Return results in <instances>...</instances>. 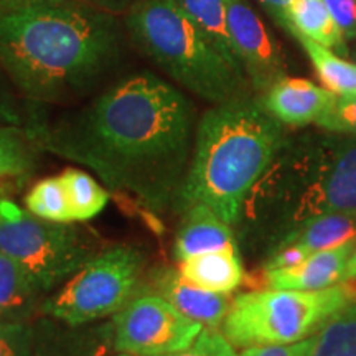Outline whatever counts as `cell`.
Instances as JSON below:
<instances>
[{
    "label": "cell",
    "mask_w": 356,
    "mask_h": 356,
    "mask_svg": "<svg viewBox=\"0 0 356 356\" xmlns=\"http://www.w3.org/2000/svg\"><path fill=\"white\" fill-rule=\"evenodd\" d=\"M197 126L190 97L142 71L55 122L33 121L25 132L42 149L97 173L111 190L162 210L184 185Z\"/></svg>",
    "instance_id": "6da1fadb"
},
{
    "label": "cell",
    "mask_w": 356,
    "mask_h": 356,
    "mask_svg": "<svg viewBox=\"0 0 356 356\" xmlns=\"http://www.w3.org/2000/svg\"><path fill=\"white\" fill-rule=\"evenodd\" d=\"M126 35L118 15L83 0L0 10V66L25 99L63 102L113 73Z\"/></svg>",
    "instance_id": "7a4b0ae2"
},
{
    "label": "cell",
    "mask_w": 356,
    "mask_h": 356,
    "mask_svg": "<svg viewBox=\"0 0 356 356\" xmlns=\"http://www.w3.org/2000/svg\"><path fill=\"white\" fill-rule=\"evenodd\" d=\"M356 213V136L286 137L244 200L236 228L269 254L320 216Z\"/></svg>",
    "instance_id": "3957f363"
},
{
    "label": "cell",
    "mask_w": 356,
    "mask_h": 356,
    "mask_svg": "<svg viewBox=\"0 0 356 356\" xmlns=\"http://www.w3.org/2000/svg\"><path fill=\"white\" fill-rule=\"evenodd\" d=\"M284 124L251 95L213 104L198 119L190 167L175 207L207 204L234 226L244 200L286 140Z\"/></svg>",
    "instance_id": "277c9868"
},
{
    "label": "cell",
    "mask_w": 356,
    "mask_h": 356,
    "mask_svg": "<svg viewBox=\"0 0 356 356\" xmlns=\"http://www.w3.org/2000/svg\"><path fill=\"white\" fill-rule=\"evenodd\" d=\"M124 26L137 50L190 95L210 104L251 95L246 74L173 0H144L124 15Z\"/></svg>",
    "instance_id": "5b68a950"
},
{
    "label": "cell",
    "mask_w": 356,
    "mask_h": 356,
    "mask_svg": "<svg viewBox=\"0 0 356 356\" xmlns=\"http://www.w3.org/2000/svg\"><path fill=\"white\" fill-rule=\"evenodd\" d=\"M356 302V280L320 291L264 287L233 299L221 325L234 348L291 345L322 330L338 312Z\"/></svg>",
    "instance_id": "8992f818"
},
{
    "label": "cell",
    "mask_w": 356,
    "mask_h": 356,
    "mask_svg": "<svg viewBox=\"0 0 356 356\" xmlns=\"http://www.w3.org/2000/svg\"><path fill=\"white\" fill-rule=\"evenodd\" d=\"M96 238L70 222L48 221L0 197V252L33 275L43 292L63 286L96 256Z\"/></svg>",
    "instance_id": "52a82bcc"
},
{
    "label": "cell",
    "mask_w": 356,
    "mask_h": 356,
    "mask_svg": "<svg viewBox=\"0 0 356 356\" xmlns=\"http://www.w3.org/2000/svg\"><path fill=\"white\" fill-rule=\"evenodd\" d=\"M144 266L145 257L139 249L111 248L88 261L43 300L40 312L73 327L114 317L137 297Z\"/></svg>",
    "instance_id": "ba28073f"
},
{
    "label": "cell",
    "mask_w": 356,
    "mask_h": 356,
    "mask_svg": "<svg viewBox=\"0 0 356 356\" xmlns=\"http://www.w3.org/2000/svg\"><path fill=\"white\" fill-rule=\"evenodd\" d=\"M114 348L134 356H159L188 346L203 330L175 307L157 296H137L114 315Z\"/></svg>",
    "instance_id": "9c48e42d"
},
{
    "label": "cell",
    "mask_w": 356,
    "mask_h": 356,
    "mask_svg": "<svg viewBox=\"0 0 356 356\" xmlns=\"http://www.w3.org/2000/svg\"><path fill=\"white\" fill-rule=\"evenodd\" d=\"M228 30L234 55L257 95L287 76L282 53L264 22L246 0H226Z\"/></svg>",
    "instance_id": "30bf717a"
},
{
    "label": "cell",
    "mask_w": 356,
    "mask_h": 356,
    "mask_svg": "<svg viewBox=\"0 0 356 356\" xmlns=\"http://www.w3.org/2000/svg\"><path fill=\"white\" fill-rule=\"evenodd\" d=\"M114 348L113 322L66 325L47 317L33 325L32 356H108Z\"/></svg>",
    "instance_id": "8fae6325"
},
{
    "label": "cell",
    "mask_w": 356,
    "mask_h": 356,
    "mask_svg": "<svg viewBox=\"0 0 356 356\" xmlns=\"http://www.w3.org/2000/svg\"><path fill=\"white\" fill-rule=\"evenodd\" d=\"M149 287L168 304L208 328H220L228 315L231 300L226 293H215L195 286L178 269L157 267L150 273Z\"/></svg>",
    "instance_id": "7c38bea8"
},
{
    "label": "cell",
    "mask_w": 356,
    "mask_h": 356,
    "mask_svg": "<svg viewBox=\"0 0 356 356\" xmlns=\"http://www.w3.org/2000/svg\"><path fill=\"white\" fill-rule=\"evenodd\" d=\"M356 248V241L323 249L310 254L300 264L287 269L262 270L264 287L296 289V291H320L343 282L346 264Z\"/></svg>",
    "instance_id": "4fadbf2b"
},
{
    "label": "cell",
    "mask_w": 356,
    "mask_h": 356,
    "mask_svg": "<svg viewBox=\"0 0 356 356\" xmlns=\"http://www.w3.org/2000/svg\"><path fill=\"white\" fill-rule=\"evenodd\" d=\"M261 101L273 118L289 127L315 124L330 104L333 92L304 78L286 76L273 84Z\"/></svg>",
    "instance_id": "5bb4252c"
},
{
    "label": "cell",
    "mask_w": 356,
    "mask_h": 356,
    "mask_svg": "<svg viewBox=\"0 0 356 356\" xmlns=\"http://www.w3.org/2000/svg\"><path fill=\"white\" fill-rule=\"evenodd\" d=\"M231 228L233 226L221 220L210 207L193 204L184 211L173 244V256L180 262L204 252L238 249V241Z\"/></svg>",
    "instance_id": "9a60e30c"
},
{
    "label": "cell",
    "mask_w": 356,
    "mask_h": 356,
    "mask_svg": "<svg viewBox=\"0 0 356 356\" xmlns=\"http://www.w3.org/2000/svg\"><path fill=\"white\" fill-rule=\"evenodd\" d=\"M42 293L24 266L0 252V323H25L42 307Z\"/></svg>",
    "instance_id": "2e32d148"
},
{
    "label": "cell",
    "mask_w": 356,
    "mask_h": 356,
    "mask_svg": "<svg viewBox=\"0 0 356 356\" xmlns=\"http://www.w3.org/2000/svg\"><path fill=\"white\" fill-rule=\"evenodd\" d=\"M178 270L195 286L226 296L241 286L244 279L239 249H221L186 257L178 262Z\"/></svg>",
    "instance_id": "e0dca14e"
},
{
    "label": "cell",
    "mask_w": 356,
    "mask_h": 356,
    "mask_svg": "<svg viewBox=\"0 0 356 356\" xmlns=\"http://www.w3.org/2000/svg\"><path fill=\"white\" fill-rule=\"evenodd\" d=\"M289 22L293 38L302 35L330 48L338 55H348L345 35L323 0H292L289 7Z\"/></svg>",
    "instance_id": "ac0fdd59"
},
{
    "label": "cell",
    "mask_w": 356,
    "mask_h": 356,
    "mask_svg": "<svg viewBox=\"0 0 356 356\" xmlns=\"http://www.w3.org/2000/svg\"><path fill=\"white\" fill-rule=\"evenodd\" d=\"M350 241H356V213H338V215L320 216L310 221L309 225L286 239L277 249L287 244H300L309 254H314L317 251Z\"/></svg>",
    "instance_id": "d6986e66"
},
{
    "label": "cell",
    "mask_w": 356,
    "mask_h": 356,
    "mask_svg": "<svg viewBox=\"0 0 356 356\" xmlns=\"http://www.w3.org/2000/svg\"><path fill=\"white\" fill-rule=\"evenodd\" d=\"M234 68L241 70L228 30L226 0H173ZM244 73V71H243Z\"/></svg>",
    "instance_id": "ffe728a7"
},
{
    "label": "cell",
    "mask_w": 356,
    "mask_h": 356,
    "mask_svg": "<svg viewBox=\"0 0 356 356\" xmlns=\"http://www.w3.org/2000/svg\"><path fill=\"white\" fill-rule=\"evenodd\" d=\"M296 40L305 50L323 88H327L333 95L356 92V63H350L330 48L302 35L296 37Z\"/></svg>",
    "instance_id": "44dd1931"
},
{
    "label": "cell",
    "mask_w": 356,
    "mask_h": 356,
    "mask_svg": "<svg viewBox=\"0 0 356 356\" xmlns=\"http://www.w3.org/2000/svg\"><path fill=\"white\" fill-rule=\"evenodd\" d=\"M60 177L68 195L74 221H89L104 210L109 202V193L88 172L66 168Z\"/></svg>",
    "instance_id": "7402d4cb"
},
{
    "label": "cell",
    "mask_w": 356,
    "mask_h": 356,
    "mask_svg": "<svg viewBox=\"0 0 356 356\" xmlns=\"http://www.w3.org/2000/svg\"><path fill=\"white\" fill-rule=\"evenodd\" d=\"M312 356H356V302L338 312L315 335Z\"/></svg>",
    "instance_id": "603a6c76"
},
{
    "label": "cell",
    "mask_w": 356,
    "mask_h": 356,
    "mask_svg": "<svg viewBox=\"0 0 356 356\" xmlns=\"http://www.w3.org/2000/svg\"><path fill=\"white\" fill-rule=\"evenodd\" d=\"M26 210L35 216L56 222H73L68 195L61 177H48L40 180L25 198Z\"/></svg>",
    "instance_id": "cb8c5ba5"
},
{
    "label": "cell",
    "mask_w": 356,
    "mask_h": 356,
    "mask_svg": "<svg viewBox=\"0 0 356 356\" xmlns=\"http://www.w3.org/2000/svg\"><path fill=\"white\" fill-rule=\"evenodd\" d=\"M29 136L20 127H13L0 136V178L19 177L32 167V150Z\"/></svg>",
    "instance_id": "d4e9b609"
},
{
    "label": "cell",
    "mask_w": 356,
    "mask_h": 356,
    "mask_svg": "<svg viewBox=\"0 0 356 356\" xmlns=\"http://www.w3.org/2000/svg\"><path fill=\"white\" fill-rule=\"evenodd\" d=\"M315 124L327 132L356 136V92L333 95L330 104Z\"/></svg>",
    "instance_id": "484cf974"
},
{
    "label": "cell",
    "mask_w": 356,
    "mask_h": 356,
    "mask_svg": "<svg viewBox=\"0 0 356 356\" xmlns=\"http://www.w3.org/2000/svg\"><path fill=\"white\" fill-rule=\"evenodd\" d=\"M159 356H239L220 328L204 327L185 348Z\"/></svg>",
    "instance_id": "4316f807"
},
{
    "label": "cell",
    "mask_w": 356,
    "mask_h": 356,
    "mask_svg": "<svg viewBox=\"0 0 356 356\" xmlns=\"http://www.w3.org/2000/svg\"><path fill=\"white\" fill-rule=\"evenodd\" d=\"M33 327L29 323H0V356H32Z\"/></svg>",
    "instance_id": "83f0119b"
},
{
    "label": "cell",
    "mask_w": 356,
    "mask_h": 356,
    "mask_svg": "<svg viewBox=\"0 0 356 356\" xmlns=\"http://www.w3.org/2000/svg\"><path fill=\"white\" fill-rule=\"evenodd\" d=\"M13 89L15 86L0 66V124L20 127L24 122V113H22Z\"/></svg>",
    "instance_id": "f1b7e54d"
},
{
    "label": "cell",
    "mask_w": 356,
    "mask_h": 356,
    "mask_svg": "<svg viewBox=\"0 0 356 356\" xmlns=\"http://www.w3.org/2000/svg\"><path fill=\"white\" fill-rule=\"evenodd\" d=\"M315 335L291 345H267L244 348L239 356H312Z\"/></svg>",
    "instance_id": "f546056e"
},
{
    "label": "cell",
    "mask_w": 356,
    "mask_h": 356,
    "mask_svg": "<svg viewBox=\"0 0 356 356\" xmlns=\"http://www.w3.org/2000/svg\"><path fill=\"white\" fill-rule=\"evenodd\" d=\"M343 32L345 38H356V0H323Z\"/></svg>",
    "instance_id": "4dcf8cb0"
},
{
    "label": "cell",
    "mask_w": 356,
    "mask_h": 356,
    "mask_svg": "<svg viewBox=\"0 0 356 356\" xmlns=\"http://www.w3.org/2000/svg\"><path fill=\"white\" fill-rule=\"evenodd\" d=\"M266 12L282 26L287 33H291V22H289V7L292 0H259Z\"/></svg>",
    "instance_id": "1f68e13d"
},
{
    "label": "cell",
    "mask_w": 356,
    "mask_h": 356,
    "mask_svg": "<svg viewBox=\"0 0 356 356\" xmlns=\"http://www.w3.org/2000/svg\"><path fill=\"white\" fill-rule=\"evenodd\" d=\"M83 2L119 17L126 15L129 10H132L134 7L139 6L144 0H83Z\"/></svg>",
    "instance_id": "d6a6232c"
},
{
    "label": "cell",
    "mask_w": 356,
    "mask_h": 356,
    "mask_svg": "<svg viewBox=\"0 0 356 356\" xmlns=\"http://www.w3.org/2000/svg\"><path fill=\"white\" fill-rule=\"evenodd\" d=\"M55 2H63V0H0V10H17V8Z\"/></svg>",
    "instance_id": "836d02e7"
},
{
    "label": "cell",
    "mask_w": 356,
    "mask_h": 356,
    "mask_svg": "<svg viewBox=\"0 0 356 356\" xmlns=\"http://www.w3.org/2000/svg\"><path fill=\"white\" fill-rule=\"evenodd\" d=\"M343 280H356V248L351 254L348 264H346V270H345V279Z\"/></svg>",
    "instance_id": "e575fe53"
},
{
    "label": "cell",
    "mask_w": 356,
    "mask_h": 356,
    "mask_svg": "<svg viewBox=\"0 0 356 356\" xmlns=\"http://www.w3.org/2000/svg\"><path fill=\"white\" fill-rule=\"evenodd\" d=\"M13 127L17 126H6V124H0V136H6V134L10 132Z\"/></svg>",
    "instance_id": "d590c367"
},
{
    "label": "cell",
    "mask_w": 356,
    "mask_h": 356,
    "mask_svg": "<svg viewBox=\"0 0 356 356\" xmlns=\"http://www.w3.org/2000/svg\"><path fill=\"white\" fill-rule=\"evenodd\" d=\"M115 356H134V355H127V353H119V355H115Z\"/></svg>",
    "instance_id": "8d00e7d4"
}]
</instances>
